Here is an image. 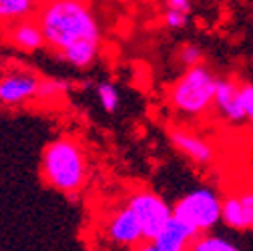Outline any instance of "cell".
<instances>
[{
    "label": "cell",
    "instance_id": "1",
    "mask_svg": "<svg viewBox=\"0 0 253 251\" xmlns=\"http://www.w3.org/2000/svg\"><path fill=\"white\" fill-rule=\"evenodd\" d=\"M35 20L41 28L44 44L62 54L81 42L101 44V24L86 2L79 0H52L37 6Z\"/></svg>",
    "mask_w": 253,
    "mask_h": 251
},
{
    "label": "cell",
    "instance_id": "2",
    "mask_svg": "<svg viewBox=\"0 0 253 251\" xmlns=\"http://www.w3.org/2000/svg\"><path fill=\"white\" fill-rule=\"evenodd\" d=\"M42 179L60 193L75 195L86 181V155L79 141L60 137L50 141L42 151Z\"/></svg>",
    "mask_w": 253,
    "mask_h": 251
},
{
    "label": "cell",
    "instance_id": "3",
    "mask_svg": "<svg viewBox=\"0 0 253 251\" xmlns=\"http://www.w3.org/2000/svg\"><path fill=\"white\" fill-rule=\"evenodd\" d=\"M217 79L219 77L205 65L187 69L169 88L171 107L185 117L205 115L213 107Z\"/></svg>",
    "mask_w": 253,
    "mask_h": 251
},
{
    "label": "cell",
    "instance_id": "4",
    "mask_svg": "<svg viewBox=\"0 0 253 251\" xmlns=\"http://www.w3.org/2000/svg\"><path fill=\"white\" fill-rule=\"evenodd\" d=\"M173 217L197 235L209 233L221 221V197L209 187H197L183 195L173 207Z\"/></svg>",
    "mask_w": 253,
    "mask_h": 251
},
{
    "label": "cell",
    "instance_id": "5",
    "mask_svg": "<svg viewBox=\"0 0 253 251\" xmlns=\"http://www.w3.org/2000/svg\"><path fill=\"white\" fill-rule=\"evenodd\" d=\"M126 209H129L143 233V241H153L159 231L167 225V221L173 217L171 205L153 191H137L126 199Z\"/></svg>",
    "mask_w": 253,
    "mask_h": 251
},
{
    "label": "cell",
    "instance_id": "6",
    "mask_svg": "<svg viewBox=\"0 0 253 251\" xmlns=\"http://www.w3.org/2000/svg\"><path fill=\"white\" fill-rule=\"evenodd\" d=\"M221 221L237 231L253 229V187L221 199Z\"/></svg>",
    "mask_w": 253,
    "mask_h": 251
},
{
    "label": "cell",
    "instance_id": "7",
    "mask_svg": "<svg viewBox=\"0 0 253 251\" xmlns=\"http://www.w3.org/2000/svg\"><path fill=\"white\" fill-rule=\"evenodd\" d=\"M107 237L109 241H113L115 245L121 247H137L139 243H143V233L141 227L137 223L135 215L126 209L121 207L117 209L107 221Z\"/></svg>",
    "mask_w": 253,
    "mask_h": 251
},
{
    "label": "cell",
    "instance_id": "8",
    "mask_svg": "<svg viewBox=\"0 0 253 251\" xmlns=\"http://www.w3.org/2000/svg\"><path fill=\"white\" fill-rule=\"evenodd\" d=\"M171 145L181 155H185L189 161H193L197 165H203V167L211 165L213 159H215L213 145L207 139H203V137H199V135H195L191 131H185V129L171 131Z\"/></svg>",
    "mask_w": 253,
    "mask_h": 251
},
{
    "label": "cell",
    "instance_id": "9",
    "mask_svg": "<svg viewBox=\"0 0 253 251\" xmlns=\"http://www.w3.org/2000/svg\"><path fill=\"white\" fill-rule=\"evenodd\" d=\"M39 81L33 75L12 73L0 79V103L2 105H20L28 99L37 97Z\"/></svg>",
    "mask_w": 253,
    "mask_h": 251
},
{
    "label": "cell",
    "instance_id": "10",
    "mask_svg": "<svg viewBox=\"0 0 253 251\" xmlns=\"http://www.w3.org/2000/svg\"><path fill=\"white\" fill-rule=\"evenodd\" d=\"M213 107L229 123L237 125V123L245 121L243 111H241V103H239V84L233 79H217Z\"/></svg>",
    "mask_w": 253,
    "mask_h": 251
},
{
    "label": "cell",
    "instance_id": "11",
    "mask_svg": "<svg viewBox=\"0 0 253 251\" xmlns=\"http://www.w3.org/2000/svg\"><path fill=\"white\" fill-rule=\"evenodd\" d=\"M195 237H197V233L193 229H189L183 221L171 217L167 225L159 231V235L151 243L157 251H189Z\"/></svg>",
    "mask_w": 253,
    "mask_h": 251
},
{
    "label": "cell",
    "instance_id": "12",
    "mask_svg": "<svg viewBox=\"0 0 253 251\" xmlns=\"http://www.w3.org/2000/svg\"><path fill=\"white\" fill-rule=\"evenodd\" d=\"M8 41L14 48L22 52H35L44 46V39L35 18H24L14 24H8Z\"/></svg>",
    "mask_w": 253,
    "mask_h": 251
},
{
    "label": "cell",
    "instance_id": "13",
    "mask_svg": "<svg viewBox=\"0 0 253 251\" xmlns=\"http://www.w3.org/2000/svg\"><path fill=\"white\" fill-rule=\"evenodd\" d=\"M99 48H101L99 42H81V44L71 46L62 54H58V58L65 60L67 65H71L75 69H86V67L92 65L94 60H97Z\"/></svg>",
    "mask_w": 253,
    "mask_h": 251
},
{
    "label": "cell",
    "instance_id": "14",
    "mask_svg": "<svg viewBox=\"0 0 253 251\" xmlns=\"http://www.w3.org/2000/svg\"><path fill=\"white\" fill-rule=\"evenodd\" d=\"M37 2H28V0H0V22L14 24L18 20L30 18L37 12Z\"/></svg>",
    "mask_w": 253,
    "mask_h": 251
},
{
    "label": "cell",
    "instance_id": "15",
    "mask_svg": "<svg viewBox=\"0 0 253 251\" xmlns=\"http://www.w3.org/2000/svg\"><path fill=\"white\" fill-rule=\"evenodd\" d=\"M189 251H239L231 241H227L225 237L215 235V233H203L197 235L195 241L191 243Z\"/></svg>",
    "mask_w": 253,
    "mask_h": 251
},
{
    "label": "cell",
    "instance_id": "16",
    "mask_svg": "<svg viewBox=\"0 0 253 251\" xmlns=\"http://www.w3.org/2000/svg\"><path fill=\"white\" fill-rule=\"evenodd\" d=\"M97 97L101 107L107 113H115L121 105V95H119V88L113 83H99L97 84Z\"/></svg>",
    "mask_w": 253,
    "mask_h": 251
},
{
    "label": "cell",
    "instance_id": "17",
    "mask_svg": "<svg viewBox=\"0 0 253 251\" xmlns=\"http://www.w3.org/2000/svg\"><path fill=\"white\" fill-rule=\"evenodd\" d=\"M177 58H179L181 65L185 67V71H187V69H195V67L203 65V50H201L197 44H193V42H185V44L179 48Z\"/></svg>",
    "mask_w": 253,
    "mask_h": 251
},
{
    "label": "cell",
    "instance_id": "18",
    "mask_svg": "<svg viewBox=\"0 0 253 251\" xmlns=\"http://www.w3.org/2000/svg\"><path fill=\"white\" fill-rule=\"evenodd\" d=\"M69 88L67 83H60V81H44L39 84V92H37V97L41 99H52V97H60V95H65Z\"/></svg>",
    "mask_w": 253,
    "mask_h": 251
},
{
    "label": "cell",
    "instance_id": "19",
    "mask_svg": "<svg viewBox=\"0 0 253 251\" xmlns=\"http://www.w3.org/2000/svg\"><path fill=\"white\" fill-rule=\"evenodd\" d=\"M239 103H241V111H243L245 121L253 123V84L251 83L239 84Z\"/></svg>",
    "mask_w": 253,
    "mask_h": 251
},
{
    "label": "cell",
    "instance_id": "20",
    "mask_svg": "<svg viewBox=\"0 0 253 251\" xmlns=\"http://www.w3.org/2000/svg\"><path fill=\"white\" fill-rule=\"evenodd\" d=\"M189 20V14H183V12H177V10H169L165 8L163 12V24L169 28V30H181Z\"/></svg>",
    "mask_w": 253,
    "mask_h": 251
},
{
    "label": "cell",
    "instance_id": "21",
    "mask_svg": "<svg viewBox=\"0 0 253 251\" xmlns=\"http://www.w3.org/2000/svg\"><path fill=\"white\" fill-rule=\"evenodd\" d=\"M165 8L169 10H177V12H183V14H189L193 8V4L189 2V0H169V2H165Z\"/></svg>",
    "mask_w": 253,
    "mask_h": 251
},
{
    "label": "cell",
    "instance_id": "22",
    "mask_svg": "<svg viewBox=\"0 0 253 251\" xmlns=\"http://www.w3.org/2000/svg\"><path fill=\"white\" fill-rule=\"evenodd\" d=\"M133 251H157V249L153 247L151 241H143V243H139L137 247H133Z\"/></svg>",
    "mask_w": 253,
    "mask_h": 251
}]
</instances>
